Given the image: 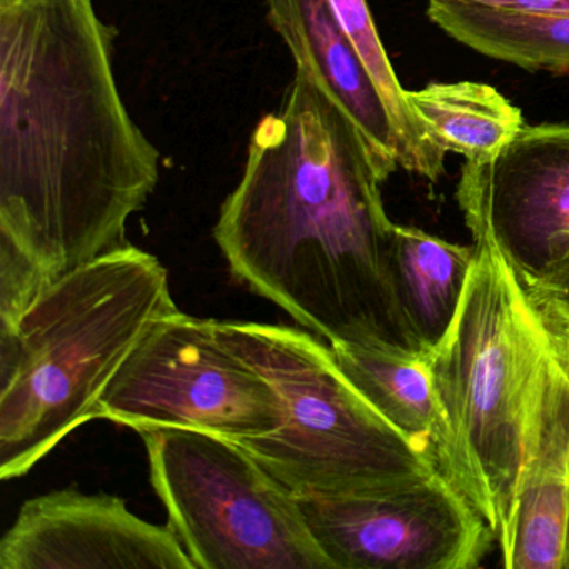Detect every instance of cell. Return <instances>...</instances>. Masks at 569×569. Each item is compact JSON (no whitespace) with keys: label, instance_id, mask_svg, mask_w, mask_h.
Listing matches in <instances>:
<instances>
[{"label":"cell","instance_id":"ffe728a7","mask_svg":"<svg viewBox=\"0 0 569 569\" xmlns=\"http://www.w3.org/2000/svg\"><path fill=\"white\" fill-rule=\"evenodd\" d=\"M526 286H528L529 291L535 292L539 298L551 302L552 306L569 315V259L565 264L559 266L555 272H551L548 278L535 282V284Z\"/></svg>","mask_w":569,"mask_h":569},{"label":"cell","instance_id":"ac0fdd59","mask_svg":"<svg viewBox=\"0 0 569 569\" xmlns=\"http://www.w3.org/2000/svg\"><path fill=\"white\" fill-rule=\"evenodd\" d=\"M529 295H531L532 302H535L536 309H538L539 318H541L542 325H545L546 331H548L552 348L556 349L559 359L565 365L566 371L569 372V315L552 306L551 302L539 298L535 292L529 291Z\"/></svg>","mask_w":569,"mask_h":569},{"label":"cell","instance_id":"44dd1931","mask_svg":"<svg viewBox=\"0 0 569 569\" xmlns=\"http://www.w3.org/2000/svg\"><path fill=\"white\" fill-rule=\"evenodd\" d=\"M562 569H569V519L568 529H566L565 558H562Z\"/></svg>","mask_w":569,"mask_h":569},{"label":"cell","instance_id":"9c48e42d","mask_svg":"<svg viewBox=\"0 0 569 569\" xmlns=\"http://www.w3.org/2000/svg\"><path fill=\"white\" fill-rule=\"evenodd\" d=\"M458 202L526 284L569 259V124L525 126L496 154L466 161Z\"/></svg>","mask_w":569,"mask_h":569},{"label":"cell","instance_id":"3957f363","mask_svg":"<svg viewBox=\"0 0 569 569\" xmlns=\"http://www.w3.org/2000/svg\"><path fill=\"white\" fill-rule=\"evenodd\" d=\"M174 311L162 262L128 244L56 279L0 331V479L21 478L98 419L126 359Z\"/></svg>","mask_w":569,"mask_h":569},{"label":"cell","instance_id":"7c38bea8","mask_svg":"<svg viewBox=\"0 0 569 569\" xmlns=\"http://www.w3.org/2000/svg\"><path fill=\"white\" fill-rule=\"evenodd\" d=\"M268 18L296 62L361 131L391 172L409 171V156L391 108L329 0H268Z\"/></svg>","mask_w":569,"mask_h":569},{"label":"cell","instance_id":"5bb4252c","mask_svg":"<svg viewBox=\"0 0 569 569\" xmlns=\"http://www.w3.org/2000/svg\"><path fill=\"white\" fill-rule=\"evenodd\" d=\"M475 258V246L451 244L421 229L396 224V295L409 328L426 352L441 341L455 321Z\"/></svg>","mask_w":569,"mask_h":569},{"label":"cell","instance_id":"7a4b0ae2","mask_svg":"<svg viewBox=\"0 0 569 569\" xmlns=\"http://www.w3.org/2000/svg\"><path fill=\"white\" fill-rule=\"evenodd\" d=\"M392 172L302 72L249 141L214 239L232 276L329 346L426 352L396 295Z\"/></svg>","mask_w":569,"mask_h":569},{"label":"cell","instance_id":"30bf717a","mask_svg":"<svg viewBox=\"0 0 569 569\" xmlns=\"http://www.w3.org/2000/svg\"><path fill=\"white\" fill-rule=\"evenodd\" d=\"M0 569H196L171 528L106 492L58 489L28 499L0 539Z\"/></svg>","mask_w":569,"mask_h":569},{"label":"cell","instance_id":"52a82bcc","mask_svg":"<svg viewBox=\"0 0 569 569\" xmlns=\"http://www.w3.org/2000/svg\"><path fill=\"white\" fill-rule=\"evenodd\" d=\"M98 419L142 431L186 428L234 442L281 428L276 389L229 351L212 319L162 316L102 395Z\"/></svg>","mask_w":569,"mask_h":569},{"label":"cell","instance_id":"6da1fadb","mask_svg":"<svg viewBox=\"0 0 569 569\" xmlns=\"http://www.w3.org/2000/svg\"><path fill=\"white\" fill-rule=\"evenodd\" d=\"M92 0L0 8V331L56 279L128 246L159 152L122 101Z\"/></svg>","mask_w":569,"mask_h":569},{"label":"cell","instance_id":"8992f818","mask_svg":"<svg viewBox=\"0 0 569 569\" xmlns=\"http://www.w3.org/2000/svg\"><path fill=\"white\" fill-rule=\"evenodd\" d=\"M139 435L168 526L196 569H335L295 492L239 442L186 428Z\"/></svg>","mask_w":569,"mask_h":569},{"label":"cell","instance_id":"4fadbf2b","mask_svg":"<svg viewBox=\"0 0 569 569\" xmlns=\"http://www.w3.org/2000/svg\"><path fill=\"white\" fill-rule=\"evenodd\" d=\"M331 349L352 388L458 488L455 439L436 396L428 352L345 345Z\"/></svg>","mask_w":569,"mask_h":569},{"label":"cell","instance_id":"e0dca14e","mask_svg":"<svg viewBox=\"0 0 569 569\" xmlns=\"http://www.w3.org/2000/svg\"><path fill=\"white\" fill-rule=\"evenodd\" d=\"M339 24L358 49L379 89L385 94L409 156V172L436 182L445 171L446 154L439 151L408 101L388 52L379 38L366 0H329Z\"/></svg>","mask_w":569,"mask_h":569},{"label":"cell","instance_id":"8fae6325","mask_svg":"<svg viewBox=\"0 0 569 569\" xmlns=\"http://www.w3.org/2000/svg\"><path fill=\"white\" fill-rule=\"evenodd\" d=\"M549 338V336H548ZM569 519V372L548 342L526 428L508 569H562Z\"/></svg>","mask_w":569,"mask_h":569},{"label":"cell","instance_id":"5b68a950","mask_svg":"<svg viewBox=\"0 0 569 569\" xmlns=\"http://www.w3.org/2000/svg\"><path fill=\"white\" fill-rule=\"evenodd\" d=\"M216 332L281 398V428L239 445L296 496L352 495L438 469L352 388L319 336L244 321H216Z\"/></svg>","mask_w":569,"mask_h":569},{"label":"cell","instance_id":"ba28073f","mask_svg":"<svg viewBox=\"0 0 569 569\" xmlns=\"http://www.w3.org/2000/svg\"><path fill=\"white\" fill-rule=\"evenodd\" d=\"M296 499L335 569H472L496 539L438 469L369 491Z\"/></svg>","mask_w":569,"mask_h":569},{"label":"cell","instance_id":"d6986e66","mask_svg":"<svg viewBox=\"0 0 569 569\" xmlns=\"http://www.w3.org/2000/svg\"><path fill=\"white\" fill-rule=\"evenodd\" d=\"M429 2H462V4L486 6V8L506 9V11L526 12V14L569 18V0H429Z\"/></svg>","mask_w":569,"mask_h":569},{"label":"cell","instance_id":"2e32d148","mask_svg":"<svg viewBox=\"0 0 569 569\" xmlns=\"http://www.w3.org/2000/svg\"><path fill=\"white\" fill-rule=\"evenodd\" d=\"M408 101L439 151L478 161L496 154L525 128L521 111L481 82H432Z\"/></svg>","mask_w":569,"mask_h":569},{"label":"cell","instance_id":"277c9868","mask_svg":"<svg viewBox=\"0 0 569 569\" xmlns=\"http://www.w3.org/2000/svg\"><path fill=\"white\" fill-rule=\"evenodd\" d=\"M455 321L428 352L436 396L455 439L458 488L491 526L511 535L526 428L548 331L525 281L486 232Z\"/></svg>","mask_w":569,"mask_h":569},{"label":"cell","instance_id":"7402d4cb","mask_svg":"<svg viewBox=\"0 0 569 569\" xmlns=\"http://www.w3.org/2000/svg\"><path fill=\"white\" fill-rule=\"evenodd\" d=\"M16 2H21V0H0V8H6V6L16 4Z\"/></svg>","mask_w":569,"mask_h":569},{"label":"cell","instance_id":"9a60e30c","mask_svg":"<svg viewBox=\"0 0 569 569\" xmlns=\"http://www.w3.org/2000/svg\"><path fill=\"white\" fill-rule=\"evenodd\" d=\"M429 18L466 48L526 71H569V18L429 2Z\"/></svg>","mask_w":569,"mask_h":569}]
</instances>
